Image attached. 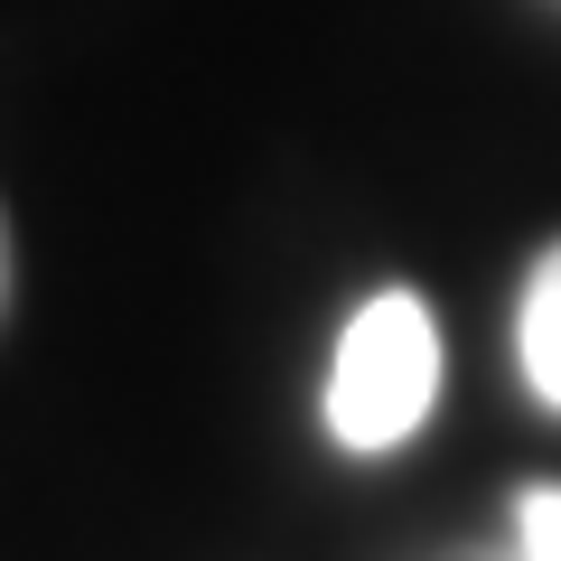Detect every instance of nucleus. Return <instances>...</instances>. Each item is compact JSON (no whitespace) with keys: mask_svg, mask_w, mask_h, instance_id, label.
I'll list each match as a JSON object with an SVG mask.
<instances>
[{"mask_svg":"<svg viewBox=\"0 0 561 561\" xmlns=\"http://www.w3.org/2000/svg\"><path fill=\"white\" fill-rule=\"evenodd\" d=\"M440 402V328L412 290H375V300L346 319L337 365H328V431L337 449L375 459V449H402Z\"/></svg>","mask_w":561,"mask_h":561,"instance_id":"obj_1","label":"nucleus"},{"mask_svg":"<svg viewBox=\"0 0 561 561\" xmlns=\"http://www.w3.org/2000/svg\"><path fill=\"white\" fill-rule=\"evenodd\" d=\"M0 290H10V253H0Z\"/></svg>","mask_w":561,"mask_h":561,"instance_id":"obj_4","label":"nucleus"},{"mask_svg":"<svg viewBox=\"0 0 561 561\" xmlns=\"http://www.w3.org/2000/svg\"><path fill=\"white\" fill-rule=\"evenodd\" d=\"M515 561H561V486L515 496Z\"/></svg>","mask_w":561,"mask_h":561,"instance_id":"obj_3","label":"nucleus"},{"mask_svg":"<svg viewBox=\"0 0 561 561\" xmlns=\"http://www.w3.org/2000/svg\"><path fill=\"white\" fill-rule=\"evenodd\" d=\"M515 356H524V383L561 412V243L534 262L524 280V309H515Z\"/></svg>","mask_w":561,"mask_h":561,"instance_id":"obj_2","label":"nucleus"}]
</instances>
